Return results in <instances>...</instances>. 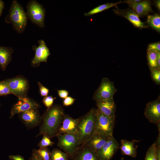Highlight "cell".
Masks as SVG:
<instances>
[{"instance_id": "1", "label": "cell", "mask_w": 160, "mask_h": 160, "mask_svg": "<svg viewBox=\"0 0 160 160\" xmlns=\"http://www.w3.org/2000/svg\"><path fill=\"white\" fill-rule=\"evenodd\" d=\"M64 114L63 108L59 105L52 106L47 109L36 136L45 135L51 138L57 136Z\"/></svg>"}, {"instance_id": "2", "label": "cell", "mask_w": 160, "mask_h": 160, "mask_svg": "<svg viewBox=\"0 0 160 160\" xmlns=\"http://www.w3.org/2000/svg\"><path fill=\"white\" fill-rule=\"evenodd\" d=\"M96 109L92 108L78 118L76 134L80 145L85 144L94 133L96 119Z\"/></svg>"}, {"instance_id": "3", "label": "cell", "mask_w": 160, "mask_h": 160, "mask_svg": "<svg viewBox=\"0 0 160 160\" xmlns=\"http://www.w3.org/2000/svg\"><path fill=\"white\" fill-rule=\"evenodd\" d=\"M28 16L27 13L19 2L16 0L12 1L9 14L5 18L7 23H11L13 28L18 33L25 30L27 24Z\"/></svg>"}, {"instance_id": "4", "label": "cell", "mask_w": 160, "mask_h": 160, "mask_svg": "<svg viewBox=\"0 0 160 160\" xmlns=\"http://www.w3.org/2000/svg\"><path fill=\"white\" fill-rule=\"evenodd\" d=\"M96 121L94 133L107 137L113 136L115 116H108L96 109Z\"/></svg>"}, {"instance_id": "5", "label": "cell", "mask_w": 160, "mask_h": 160, "mask_svg": "<svg viewBox=\"0 0 160 160\" xmlns=\"http://www.w3.org/2000/svg\"><path fill=\"white\" fill-rule=\"evenodd\" d=\"M57 146L71 158L80 146L76 133L58 134Z\"/></svg>"}, {"instance_id": "6", "label": "cell", "mask_w": 160, "mask_h": 160, "mask_svg": "<svg viewBox=\"0 0 160 160\" xmlns=\"http://www.w3.org/2000/svg\"><path fill=\"white\" fill-rule=\"evenodd\" d=\"M26 8L27 14L31 22L40 28L44 27L45 10L43 6L32 0L28 2Z\"/></svg>"}, {"instance_id": "7", "label": "cell", "mask_w": 160, "mask_h": 160, "mask_svg": "<svg viewBox=\"0 0 160 160\" xmlns=\"http://www.w3.org/2000/svg\"><path fill=\"white\" fill-rule=\"evenodd\" d=\"M117 91L113 81L108 78L103 77L100 86L94 93L93 98L96 102L113 99Z\"/></svg>"}, {"instance_id": "8", "label": "cell", "mask_w": 160, "mask_h": 160, "mask_svg": "<svg viewBox=\"0 0 160 160\" xmlns=\"http://www.w3.org/2000/svg\"><path fill=\"white\" fill-rule=\"evenodd\" d=\"M5 81L8 84L12 94L18 98L27 97L29 84L25 78L17 76Z\"/></svg>"}, {"instance_id": "9", "label": "cell", "mask_w": 160, "mask_h": 160, "mask_svg": "<svg viewBox=\"0 0 160 160\" xmlns=\"http://www.w3.org/2000/svg\"><path fill=\"white\" fill-rule=\"evenodd\" d=\"M119 145L113 136L110 137L97 154L99 160H111Z\"/></svg>"}, {"instance_id": "10", "label": "cell", "mask_w": 160, "mask_h": 160, "mask_svg": "<svg viewBox=\"0 0 160 160\" xmlns=\"http://www.w3.org/2000/svg\"><path fill=\"white\" fill-rule=\"evenodd\" d=\"M39 107V105L37 102L27 97H18V101L11 109L10 118H12L15 114L31 109L38 108Z\"/></svg>"}, {"instance_id": "11", "label": "cell", "mask_w": 160, "mask_h": 160, "mask_svg": "<svg viewBox=\"0 0 160 160\" xmlns=\"http://www.w3.org/2000/svg\"><path fill=\"white\" fill-rule=\"evenodd\" d=\"M144 114L148 121L157 124L160 122V97L159 95L155 100L147 103Z\"/></svg>"}, {"instance_id": "12", "label": "cell", "mask_w": 160, "mask_h": 160, "mask_svg": "<svg viewBox=\"0 0 160 160\" xmlns=\"http://www.w3.org/2000/svg\"><path fill=\"white\" fill-rule=\"evenodd\" d=\"M38 42L39 45L38 47L33 46L32 47L35 51L34 57L31 62L34 66H39L42 62L47 63V58L50 54L49 48L43 40H39Z\"/></svg>"}, {"instance_id": "13", "label": "cell", "mask_w": 160, "mask_h": 160, "mask_svg": "<svg viewBox=\"0 0 160 160\" xmlns=\"http://www.w3.org/2000/svg\"><path fill=\"white\" fill-rule=\"evenodd\" d=\"M19 114L20 119L28 128H33L40 123L41 118L38 108L31 109Z\"/></svg>"}, {"instance_id": "14", "label": "cell", "mask_w": 160, "mask_h": 160, "mask_svg": "<svg viewBox=\"0 0 160 160\" xmlns=\"http://www.w3.org/2000/svg\"><path fill=\"white\" fill-rule=\"evenodd\" d=\"M78 122V118L74 119L68 115L64 114L58 134H76Z\"/></svg>"}, {"instance_id": "15", "label": "cell", "mask_w": 160, "mask_h": 160, "mask_svg": "<svg viewBox=\"0 0 160 160\" xmlns=\"http://www.w3.org/2000/svg\"><path fill=\"white\" fill-rule=\"evenodd\" d=\"M71 158V160H99L97 153L85 145H80Z\"/></svg>"}, {"instance_id": "16", "label": "cell", "mask_w": 160, "mask_h": 160, "mask_svg": "<svg viewBox=\"0 0 160 160\" xmlns=\"http://www.w3.org/2000/svg\"><path fill=\"white\" fill-rule=\"evenodd\" d=\"M124 2L127 3L139 16L146 15L152 11L150 2L149 1L137 2L133 0H127Z\"/></svg>"}, {"instance_id": "17", "label": "cell", "mask_w": 160, "mask_h": 160, "mask_svg": "<svg viewBox=\"0 0 160 160\" xmlns=\"http://www.w3.org/2000/svg\"><path fill=\"white\" fill-rule=\"evenodd\" d=\"M109 137L94 133L84 145L97 153Z\"/></svg>"}, {"instance_id": "18", "label": "cell", "mask_w": 160, "mask_h": 160, "mask_svg": "<svg viewBox=\"0 0 160 160\" xmlns=\"http://www.w3.org/2000/svg\"><path fill=\"white\" fill-rule=\"evenodd\" d=\"M97 109L101 113L109 117L115 116L116 105L113 99L97 102Z\"/></svg>"}, {"instance_id": "19", "label": "cell", "mask_w": 160, "mask_h": 160, "mask_svg": "<svg viewBox=\"0 0 160 160\" xmlns=\"http://www.w3.org/2000/svg\"><path fill=\"white\" fill-rule=\"evenodd\" d=\"M114 10L117 14L126 18L135 27L139 28H145L146 25L140 21L139 16L134 11L118 9Z\"/></svg>"}, {"instance_id": "20", "label": "cell", "mask_w": 160, "mask_h": 160, "mask_svg": "<svg viewBox=\"0 0 160 160\" xmlns=\"http://www.w3.org/2000/svg\"><path fill=\"white\" fill-rule=\"evenodd\" d=\"M140 141V140H135L129 141L126 139H121V146L119 147V148L120 149L123 155L135 157L137 156V145H136V143Z\"/></svg>"}, {"instance_id": "21", "label": "cell", "mask_w": 160, "mask_h": 160, "mask_svg": "<svg viewBox=\"0 0 160 160\" xmlns=\"http://www.w3.org/2000/svg\"><path fill=\"white\" fill-rule=\"evenodd\" d=\"M13 49L11 47L0 46V67L4 71L12 60Z\"/></svg>"}, {"instance_id": "22", "label": "cell", "mask_w": 160, "mask_h": 160, "mask_svg": "<svg viewBox=\"0 0 160 160\" xmlns=\"http://www.w3.org/2000/svg\"><path fill=\"white\" fill-rule=\"evenodd\" d=\"M121 1L115 3H107L106 4L99 5L87 13H85L84 15L86 16H89L94 14L101 12L111 7L115 6L119 4L123 3Z\"/></svg>"}, {"instance_id": "23", "label": "cell", "mask_w": 160, "mask_h": 160, "mask_svg": "<svg viewBox=\"0 0 160 160\" xmlns=\"http://www.w3.org/2000/svg\"><path fill=\"white\" fill-rule=\"evenodd\" d=\"M68 155L57 148H54L51 152L50 160H68Z\"/></svg>"}, {"instance_id": "24", "label": "cell", "mask_w": 160, "mask_h": 160, "mask_svg": "<svg viewBox=\"0 0 160 160\" xmlns=\"http://www.w3.org/2000/svg\"><path fill=\"white\" fill-rule=\"evenodd\" d=\"M147 23L152 27L158 31H160V16L158 14L148 15Z\"/></svg>"}, {"instance_id": "25", "label": "cell", "mask_w": 160, "mask_h": 160, "mask_svg": "<svg viewBox=\"0 0 160 160\" xmlns=\"http://www.w3.org/2000/svg\"><path fill=\"white\" fill-rule=\"evenodd\" d=\"M159 53L154 51H148L147 58L149 67L158 69L157 60Z\"/></svg>"}, {"instance_id": "26", "label": "cell", "mask_w": 160, "mask_h": 160, "mask_svg": "<svg viewBox=\"0 0 160 160\" xmlns=\"http://www.w3.org/2000/svg\"><path fill=\"white\" fill-rule=\"evenodd\" d=\"M145 160H157L154 142L148 149L145 155Z\"/></svg>"}, {"instance_id": "27", "label": "cell", "mask_w": 160, "mask_h": 160, "mask_svg": "<svg viewBox=\"0 0 160 160\" xmlns=\"http://www.w3.org/2000/svg\"><path fill=\"white\" fill-rule=\"evenodd\" d=\"M151 78L157 85L160 84V69L158 68L149 67Z\"/></svg>"}, {"instance_id": "28", "label": "cell", "mask_w": 160, "mask_h": 160, "mask_svg": "<svg viewBox=\"0 0 160 160\" xmlns=\"http://www.w3.org/2000/svg\"><path fill=\"white\" fill-rule=\"evenodd\" d=\"M12 94L9 85L5 81H0V96Z\"/></svg>"}, {"instance_id": "29", "label": "cell", "mask_w": 160, "mask_h": 160, "mask_svg": "<svg viewBox=\"0 0 160 160\" xmlns=\"http://www.w3.org/2000/svg\"><path fill=\"white\" fill-rule=\"evenodd\" d=\"M36 151L43 160H50L51 152L47 147L39 148Z\"/></svg>"}, {"instance_id": "30", "label": "cell", "mask_w": 160, "mask_h": 160, "mask_svg": "<svg viewBox=\"0 0 160 160\" xmlns=\"http://www.w3.org/2000/svg\"><path fill=\"white\" fill-rule=\"evenodd\" d=\"M54 144V142L50 140V138L45 135H43L42 138L39 143L38 146L40 148H42L52 146Z\"/></svg>"}, {"instance_id": "31", "label": "cell", "mask_w": 160, "mask_h": 160, "mask_svg": "<svg viewBox=\"0 0 160 160\" xmlns=\"http://www.w3.org/2000/svg\"><path fill=\"white\" fill-rule=\"evenodd\" d=\"M56 98V97H53L52 95L47 96L43 98L42 102L44 105L48 109L52 106L54 100Z\"/></svg>"}, {"instance_id": "32", "label": "cell", "mask_w": 160, "mask_h": 160, "mask_svg": "<svg viewBox=\"0 0 160 160\" xmlns=\"http://www.w3.org/2000/svg\"><path fill=\"white\" fill-rule=\"evenodd\" d=\"M154 51L157 52H160V42L153 43L150 44L148 48V51Z\"/></svg>"}, {"instance_id": "33", "label": "cell", "mask_w": 160, "mask_h": 160, "mask_svg": "<svg viewBox=\"0 0 160 160\" xmlns=\"http://www.w3.org/2000/svg\"><path fill=\"white\" fill-rule=\"evenodd\" d=\"M38 84L40 89L41 95L44 97L47 96L49 92L48 89L44 86L39 82H38Z\"/></svg>"}, {"instance_id": "34", "label": "cell", "mask_w": 160, "mask_h": 160, "mask_svg": "<svg viewBox=\"0 0 160 160\" xmlns=\"http://www.w3.org/2000/svg\"><path fill=\"white\" fill-rule=\"evenodd\" d=\"M75 99L71 97H67L64 99L63 101V104L64 106H68L73 104Z\"/></svg>"}, {"instance_id": "35", "label": "cell", "mask_w": 160, "mask_h": 160, "mask_svg": "<svg viewBox=\"0 0 160 160\" xmlns=\"http://www.w3.org/2000/svg\"><path fill=\"white\" fill-rule=\"evenodd\" d=\"M29 160H43L36 151V150H33L31 156L29 158Z\"/></svg>"}, {"instance_id": "36", "label": "cell", "mask_w": 160, "mask_h": 160, "mask_svg": "<svg viewBox=\"0 0 160 160\" xmlns=\"http://www.w3.org/2000/svg\"><path fill=\"white\" fill-rule=\"evenodd\" d=\"M59 96L61 98L65 99L67 97L68 95V91L64 90H60L57 91Z\"/></svg>"}, {"instance_id": "37", "label": "cell", "mask_w": 160, "mask_h": 160, "mask_svg": "<svg viewBox=\"0 0 160 160\" xmlns=\"http://www.w3.org/2000/svg\"><path fill=\"white\" fill-rule=\"evenodd\" d=\"M9 158L11 160H25L24 157L20 155H10Z\"/></svg>"}, {"instance_id": "38", "label": "cell", "mask_w": 160, "mask_h": 160, "mask_svg": "<svg viewBox=\"0 0 160 160\" xmlns=\"http://www.w3.org/2000/svg\"><path fill=\"white\" fill-rule=\"evenodd\" d=\"M4 7V3L3 1L0 0V17L1 16Z\"/></svg>"}, {"instance_id": "39", "label": "cell", "mask_w": 160, "mask_h": 160, "mask_svg": "<svg viewBox=\"0 0 160 160\" xmlns=\"http://www.w3.org/2000/svg\"><path fill=\"white\" fill-rule=\"evenodd\" d=\"M160 53L159 52L158 54L157 63L158 69H160Z\"/></svg>"}, {"instance_id": "40", "label": "cell", "mask_w": 160, "mask_h": 160, "mask_svg": "<svg viewBox=\"0 0 160 160\" xmlns=\"http://www.w3.org/2000/svg\"><path fill=\"white\" fill-rule=\"evenodd\" d=\"M156 5L158 9L160 10V1L158 0L156 2Z\"/></svg>"}, {"instance_id": "41", "label": "cell", "mask_w": 160, "mask_h": 160, "mask_svg": "<svg viewBox=\"0 0 160 160\" xmlns=\"http://www.w3.org/2000/svg\"><path fill=\"white\" fill-rule=\"evenodd\" d=\"M133 1L135 2H140V1H141V0H134Z\"/></svg>"}, {"instance_id": "42", "label": "cell", "mask_w": 160, "mask_h": 160, "mask_svg": "<svg viewBox=\"0 0 160 160\" xmlns=\"http://www.w3.org/2000/svg\"><path fill=\"white\" fill-rule=\"evenodd\" d=\"M121 160H124V158L123 157L121 158Z\"/></svg>"}, {"instance_id": "43", "label": "cell", "mask_w": 160, "mask_h": 160, "mask_svg": "<svg viewBox=\"0 0 160 160\" xmlns=\"http://www.w3.org/2000/svg\"></svg>"}]
</instances>
